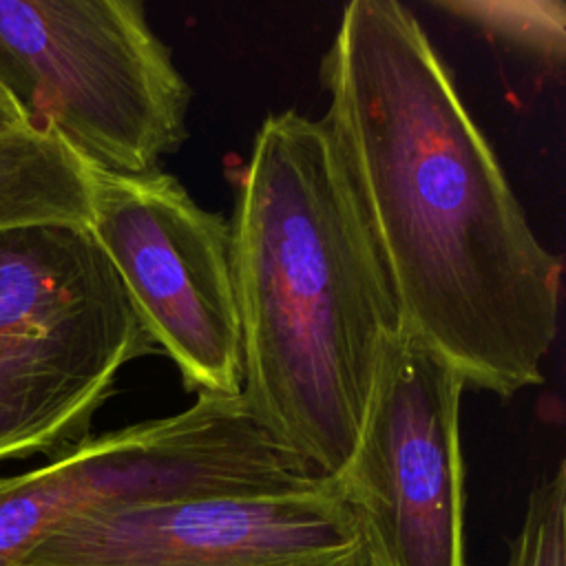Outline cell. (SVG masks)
Listing matches in <instances>:
<instances>
[{"label":"cell","mask_w":566,"mask_h":566,"mask_svg":"<svg viewBox=\"0 0 566 566\" xmlns=\"http://www.w3.org/2000/svg\"><path fill=\"white\" fill-rule=\"evenodd\" d=\"M323 117L402 332L478 389L544 380L562 259L533 232L411 9L354 0L321 60Z\"/></svg>","instance_id":"1"},{"label":"cell","mask_w":566,"mask_h":566,"mask_svg":"<svg viewBox=\"0 0 566 566\" xmlns=\"http://www.w3.org/2000/svg\"><path fill=\"white\" fill-rule=\"evenodd\" d=\"M241 398L318 475L349 462L387 347L402 334L323 119L272 113L234 181Z\"/></svg>","instance_id":"2"},{"label":"cell","mask_w":566,"mask_h":566,"mask_svg":"<svg viewBox=\"0 0 566 566\" xmlns=\"http://www.w3.org/2000/svg\"><path fill=\"white\" fill-rule=\"evenodd\" d=\"M153 352L86 226L0 230V464L86 440L117 374Z\"/></svg>","instance_id":"3"},{"label":"cell","mask_w":566,"mask_h":566,"mask_svg":"<svg viewBox=\"0 0 566 566\" xmlns=\"http://www.w3.org/2000/svg\"><path fill=\"white\" fill-rule=\"evenodd\" d=\"M0 86L84 164L161 170L192 88L137 0H0Z\"/></svg>","instance_id":"4"},{"label":"cell","mask_w":566,"mask_h":566,"mask_svg":"<svg viewBox=\"0 0 566 566\" xmlns=\"http://www.w3.org/2000/svg\"><path fill=\"white\" fill-rule=\"evenodd\" d=\"M290 475V451L241 396L199 394L186 411L88 436L42 467L0 475V566H22L53 528L93 509L276 489Z\"/></svg>","instance_id":"5"},{"label":"cell","mask_w":566,"mask_h":566,"mask_svg":"<svg viewBox=\"0 0 566 566\" xmlns=\"http://www.w3.org/2000/svg\"><path fill=\"white\" fill-rule=\"evenodd\" d=\"M88 230L188 391L241 396V323L232 226L177 177L91 168Z\"/></svg>","instance_id":"6"},{"label":"cell","mask_w":566,"mask_h":566,"mask_svg":"<svg viewBox=\"0 0 566 566\" xmlns=\"http://www.w3.org/2000/svg\"><path fill=\"white\" fill-rule=\"evenodd\" d=\"M462 389L418 338L402 332L387 347L358 444L334 478L367 566H467Z\"/></svg>","instance_id":"7"},{"label":"cell","mask_w":566,"mask_h":566,"mask_svg":"<svg viewBox=\"0 0 566 566\" xmlns=\"http://www.w3.org/2000/svg\"><path fill=\"white\" fill-rule=\"evenodd\" d=\"M22 566H367L329 478L301 486L93 509L53 528Z\"/></svg>","instance_id":"8"},{"label":"cell","mask_w":566,"mask_h":566,"mask_svg":"<svg viewBox=\"0 0 566 566\" xmlns=\"http://www.w3.org/2000/svg\"><path fill=\"white\" fill-rule=\"evenodd\" d=\"M91 166L55 133L22 126L0 135V230L40 223L86 226Z\"/></svg>","instance_id":"9"},{"label":"cell","mask_w":566,"mask_h":566,"mask_svg":"<svg viewBox=\"0 0 566 566\" xmlns=\"http://www.w3.org/2000/svg\"><path fill=\"white\" fill-rule=\"evenodd\" d=\"M431 7L531 55L548 71L564 66L566 7L559 0H440Z\"/></svg>","instance_id":"10"},{"label":"cell","mask_w":566,"mask_h":566,"mask_svg":"<svg viewBox=\"0 0 566 566\" xmlns=\"http://www.w3.org/2000/svg\"><path fill=\"white\" fill-rule=\"evenodd\" d=\"M506 566H566V464L539 480L526 504Z\"/></svg>","instance_id":"11"},{"label":"cell","mask_w":566,"mask_h":566,"mask_svg":"<svg viewBox=\"0 0 566 566\" xmlns=\"http://www.w3.org/2000/svg\"><path fill=\"white\" fill-rule=\"evenodd\" d=\"M22 126H29L27 115L20 111V106L0 86V135L18 130Z\"/></svg>","instance_id":"12"}]
</instances>
